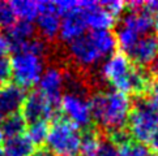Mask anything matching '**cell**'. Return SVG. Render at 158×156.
Instances as JSON below:
<instances>
[{
  "label": "cell",
  "mask_w": 158,
  "mask_h": 156,
  "mask_svg": "<svg viewBox=\"0 0 158 156\" xmlns=\"http://www.w3.org/2000/svg\"><path fill=\"white\" fill-rule=\"evenodd\" d=\"M101 141H102V138H101L97 133H94V131L84 133L82 139H81L80 154L82 156H95L99 144H101Z\"/></svg>",
  "instance_id": "obj_21"
},
{
  "label": "cell",
  "mask_w": 158,
  "mask_h": 156,
  "mask_svg": "<svg viewBox=\"0 0 158 156\" xmlns=\"http://www.w3.org/2000/svg\"><path fill=\"white\" fill-rule=\"evenodd\" d=\"M16 21L17 18H16V14L10 7V3L0 2V27L7 30Z\"/></svg>",
  "instance_id": "obj_22"
},
{
  "label": "cell",
  "mask_w": 158,
  "mask_h": 156,
  "mask_svg": "<svg viewBox=\"0 0 158 156\" xmlns=\"http://www.w3.org/2000/svg\"><path fill=\"white\" fill-rule=\"evenodd\" d=\"M149 144H150V147L153 148L154 151H157V152H158V125H157L156 130H154V134L152 135V138H150Z\"/></svg>",
  "instance_id": "obj_29"
},
{
  "label": "cell",
  "mask_w": 158,
  "mask_h": 156,
  "mask_svg": "<svg viewBox=\"0 0 158 156\" xmlns=\"http://www.w3.org/2000/svg\"><path fill=\"white\" fill-rule=\"evenodd\" d=\"M146 92H148V95H146V98L144 100L146 102V104L149 105V108L153 111L156 116L158 117V82L149 86Z\"/></svg>",
  "instance_id": "obj_24"
},
{
  "label": "cell",
  "mask_w": 158,
  "mask_h": 156,
  "mask_svg": "<svg viewBox=\"0 0 158 156\" xmlns=\"http://www.w3.org/2000/svg\"><path fill=\"white\" fill-rule=\"evenodd\" d=\"M82 134L77 126L65 119H58L48 129L47 150L55 156H77L80 154Z\"/></svg>",
  "instance_id": "obj_7"
},
{
  "label": "cell",
  "mask_w": 158,
  "mask_h": 156,
  "mask_svg": "<svg viewBox=\"0 0 158 156\" xmlns=\"http://www.w3.org/2000/svg\"><path fill=\"white\" fill-rule=\"evenodd\" d=\"M124 55L136 66L150 65L158 56V35L150 33L141 37Z\"/></svg>",
  "instance_id": "obj_12"
},
{
  "label": "cell",
  "mask_w": 158,
  "mask_h": 156,
  "mask_svg": "<svg viewBox=\"0 0 158 156\" xmlns=\"http://www.w3.org/2000/svg\"><path fill=\"white\" fill-rule=\"evenodd\" d=\"M0 130H2L4 138H13L22 135L26 130V121L21 113L9 115L4 120H2Z\"/></svg>",
  "instance_id": "obj_18"
},
{
  "label": "cell",
  "mask_w": 158,
  "mask_h": 156,
  "mask_svg": "<svg viewBox=\"0 0 158 156\" xmlns=\"http://www.w3.org/2000/svg\"><path fill=\"white\" fill-rule=\"evenodd\" d=\"M2 116H3V115L0 113V124H2V120H3V119H2Z\"/></svg>",
  "instance_id": "obj_34"
},
{
  "label": "cell",
  "mask_w": 158,
  "mask_h": 156,
  "mask_svg": "<svg viewBox=\"0 0 158 156\" xmlns=\"http://www.w3.org/2000/svg\"><path fill=\"white\" fill-rule=\"evenodd\" d=\"M115 34L110 30H89L67 43V56L77 68H97L116 49Z\"/></svg>",
  "instance_id": "obj_1"
},
{
  "label": "cell",
  "mask_w": 158,
  "mask_h": 156,
  "mask_svg": "<svg viewBox=\"0 0 158 156\" xmlns=\"http://www.w3.org/2000/svg\"><path fill=\"white\" fill-rule=\"evenodd\" d=\"M95 156H118V146L112 139H102Z\"/></svg>",
  "instance_id": "obj_23"
},
{
  "label": "cell",
  "mask_w": 158,
  "mask_h": 156,
  "mask_svg": "<svg viewBox=\"0 0 158 156\" xmlns=\"http://www.w3.org/2000/svg\"><path fill=\"white\" fill-rule=\"evenodd\" d=\"M92 119L111 135L124 131L132 111L131 98L116 90H102L90 98Z\"/></svg>",
  "instance_id": "obj_2"
},
{
  "label": "cell",
  "mask_w": 158,
  "mask_h": 156,
  "mask_svg": "<svg viewBox=\"0 0 158 156\" xmlns=\"http://www.w3.org/2000/svg\"><path fill=\"white\" fill-rule=\"evenodd\" d=\"M154 26L153 16L141 7L131 8L123 17L116 29V43L126 53L141 37L152 33Z\"/></svg>",
  "instance_id": "obj_6"
},
{
  "label": "cell",
  "mask_w": 158,
  "mask_h": 156,
  "mask_svg": "<svg viewBox=\"0 0 158 156\" xmlns=\"http://www.w3.org/2000/svg\"><path fill=\"white\" fill-rule=\"evenodd\" d=\"M84 17L88 30H110L115 24V17L107 10L101 2L81 0Z\"/></svg>",
  "instance_id": "obj_13"
},
{
  "label": "cell",
  "mask_w": 158,
  "mask_h": 156,
  "mask_svg": "<svg viewBox=\"0 0 158 156\" xmlns=\"http://www.w3.org/2000/svg\"><path fill=\"white\" fill-rule=\"evenodd\" d=\"M154 26H153V29H156V31L158 33V14L157 16H154Z\"/></svg>",
  "instance_id": "obj_32"
},
{
  "label": "cell",
  "mask_w": 158,
  "mask_h": 156,
  "mask_svg": "<svg viewBox=\"0 0 158 156\" xmlns=\"http://www.w3.org/2000/svg\"><path fill=\"white\" fill-rule=\"evenodd\" d=\"M143 8L149 12L152 16H157L158 14V0H152V2H144Z\"/></svg>",
  "instance_id": "obj_28"
},
{
  "label": "cell",
  "mask_w": 158,
  "mask_h": 156,
  "mask_svg": "<svg viewBox=\"0 0 158 156\" xmlns=\"http://www.w3.org/2000/svg\"><path fill=\"white\" fill-rule=\"evenodd\" d=\"M31 156H55V155L51 151H48L47 148H39V150H34Z\"/></svg>",
  "instance_id": "obj_30"
},
{
  "label": "cell",
  "mask_w": 158,
  "mask_h": 156,
  "mask_svg": "<svg viewBox=\"0 0 158 156\" xmlns=\"http://www.w3.org/2000/svg\"><path fill=\"white\" fill-rule=\"evenodd\" d=\"M10 51V44L7 35L0 31V57H5V55Z\"/></svg>",
  "instance_id": "obj_27"
},
{
  "label": "cell",
  "mask_w": 158,
  "mask_h": 156,
  "mask_svg": "<svg viewBox=\"0 0 158 156\" xmlns=\"http://www.w3.org/2000/svg\"><path fill=\"white\" fill-rule=\"evenodd\" d=\"M150 73L158 80V56L154 59V61L150 64Z\"/></svg>",
  "instance_id": "obj_31"
},
{
  "label": "cell",
  "mask_w": 158,
  "mask_h": 156,
  "mask_svg": "<svg viewBox=\"0 0 158 156\" xmlns=\"http://www.w3.org/2000/svg\"><path fill=\"white\" fill-rule=\"evenodd\" d=\"M101 3L115 18L119 14H122L124 12V8L127 7V4L124 2H120V0H106V2H101Z\"/></svg>",
  "instance_id": "obj_26"
},
{
  "label": "cell",
  "mask_w": 158,
  "mask_h": 156,
  "mask_svg": "<svg viewBox=\"0 0 158 156\" xmlns=\"http://www.w3.org/2000/svg\"><path fill=\"white\" fill-rule=\"evenodd\" d=\"M118 146V156H152L149 147L131 139H124Z\"/></svg>",
  "instance_id": "obj_19"
},
{
  "label": "cell",
  "mask_w": 158,
  "mask_h": 156,
  "mask_svg": "<svg viewBox=\"0 0 158 156\" xmlns=\"http://www.w3.org/2000/svg\"><path fill=\"white\" fill-rule=\"evenodd\" d=\"M86 92V83L80 77L68 73L65 91L59 102V107L64 119L80 130L88 127L93 121L90 98Z\"/></svg>",
  "instance_id": "obj_5"
},
{
  "label": "cell",
  "mask_w": 158,
  "mask_h": 156,
  "mask_svg": "<svg viewBox=\"0 0 158 156\" xmlns=\"http://www.w3.org/2000/svg\"><path fill=\"white\" fill-rule=\"evenodd\" d=\"M13 12L16 14V18L21 21H27L34 24L38 13H39V5L41 2H33V0H13L9 2Z\"/></svg>",
  "instance_id": "obj_17"
},
{
  "label": "cell",
  "mask_w": 158,
  "mask_h": 156,
  "mask_svg": "<svg viewBox=\"0 0 158 156\" xmlns=\"http://www.w3.org/2000/svg\"><path fill=\"white\" fill-rule=\"evenodd\" d=\"M10 49L13 53L9 61L15 83L22 88L38 85L46 69L44 56L47 53V46L44 41L34 37Z\"/></svg>",
  "instance_id": "obj_3"
},
{
  "label": "cell",
  "mask_w": 158,
  "mask_h": 156,
  "mask_svg": "<svg viewBox=\"0 0 158 156\" xmlns=\"http://www.w3.org/2000/svg\"><path fill=\"white\" fill-rule=\"evenodd\" d=\"M98 76L103 82L123 94H141L148 91L149 77L124 53L115 52L98 66Z\"/></svg>",
  "instance_id": "obj_4"
},
{
  "label": "cell",
  "mask_w": 158,
  "mask_h": 156,
  "mask_svg": "<svg viewBox=\"0 0 158 156\" xmlns=\"http://www.w3.org/2000/svg\"><path fill=\"white\" fill-rule=\"evenodd\" d=\"M56 107H58V104L52 103L50 99H47L38 90H35L30 92L29 95H26L24 105L21 108V115L25 121H29V124L37 121L47 122L54 117Z\"/></svg>",
  "instance_id": "obj_9"
},
{
  "label": "cell",
  "mask_w": 158,
  "mask_h": 156,
  "mask_svg": "<svg viewBox=\"0 0 158 156\" xmlns=\"http://www.w3.org/2000/svg\"><path fill=\"white\" fill-rule=\"evenodd\" d=\"M67 77L68 73H65L64 69L60 66H47L38 82V91L52 103L59 105L60 99L65 91Z\"/></svg>",
  "instance_id": "obj_10"
},
{
  "label": "cell",
  "mask_w": 158,
  "mask_h": 156,
  "mask_svg": "<svg viewBox=\"0 0 158 156\" xmlns=\"http://www.w3.org/2000/svg\"><path fill=\"white\" fill-rule=\"evenodd\" d=\"M34 34H35V25L33 22L17 20L9 29H7V34L5 35H7L9 41L10 48H12L20 43H24L29 41V39L34 38Z\"/></svg>",
  "instance_id": "obj_16"
},
{
  "label": "cell",
  "mask_w": 158,
  "mask_h": 156,
  "mask_svg": "<svg viewBox=\"0 0 158 156\" xmlns=\"http://www.w3.org/2000/svg\"><path fill=\"white\" fill-rule=\"evenodd\" d=\"M10 78H12V69L9 59L0 57V87L9 83Z\"/></svg>",
  "instance_id": "obj_25"
},
{
  "label": "cell",
  "mask_w": 158,
  "mask_h": 156,
  "mask_svg": "<svg viewBox=\"0 0 158 156\" xmlns=\"http://www.w3.org/2000/svg\"><path fill=\"white\" fill-rule=\"evenodd\" d=\"M60 22L61 14L56 7V3L41 2L39 13L35 20V29H38L41 35L47 41H54L59 35Z\"/></svg>",
  "instance_id": "obj_11"
},
{
  "label": "cell",
  "mask_w": 158,
  "mask_h": 156,
  "mask_svg": "<svg viewBox=\"0 0 158 156\" xmlns=\"http://www.w3.org/2000/svg\"><path fill=\"white\" fill-rule=\"evenodd\" d=\"M25 98V88L16 83H7L0 87V113L5 116L20 113Z\"/></svg>",
  "instance_id": "obj_14"
},
{
  "label": "cell",
  "mask_w": 158,
  "mask_h": 156,
  "mask_svg": "<svg viewBox=\"0 0 158 156\" xmlns=\"http://www.w3.org/2000/svg\"><path fill=\"white\" fill-rule=\"evenodd\" d=\"M3 142H4V135H3L2 130H0V144H3Z\"/></svg>",
  "instance_id": "obj_33"
},
{
  "label": "cell",
  "mask_w": 158,
  "mask_h": 156,
  "mask_svg": "<svg viewBox=\"0 0 158 156\" xmlns=\"http://www.w3.org/2000/svg\"><path fill=\"white\" fill-rule=\"evenodd\" d=\"M0 156H3V154H2V151H0Z\"/></svg>",
  "instance_id": "obj_35"
},
{
  "label": "cell",
  "mask_w": 158,
  "mask_h": 156,
  "mask_svg": "<svg viewBox=\"0 0 158 156\" xmlns=\"http://www.w3.org/2000/svg\"><path fill=\"white\" fill-rule=\"evenodd\" d=\"M128 131L136 142L149 143L158 125V117L149 108L144 99L139 100L132 107L128 119Z\"/></svg>",
  "instance_id": "obj_8"
},
{
  "label": "cell",
  "mask_w": 158,
  "mask_h": 156,
  "mask_svg": "<svg viewBox=\"0 0 158 156\" xmlns=\"http://www.w3.org/2000/svg\"><path fill=\"white\" fill-rule=\"evenodd\" d=\"M34 152V144L25 134L7 138L3 142V156H31Z\"/></svg>",
  "instance_id": "obj_15"
},
{
  "label": "cell",
  "mask_w": 158,
  "mask_h": 156,
  "mask_svg": "<svg viewBox=\"0 0 158 156\" xmlns=\"http://www.w3.org/2000/svg\"><path fill=\"white\" fill-rule=\"evenodd\" d=\"M48 129L50 126L47 122L44 121H37V122H30L26 126V137L30 139V142L38 146V144L46 143V139L48 135Z\"/></svg>",
  "instance_id": "obj_20"
}]
</instances>
